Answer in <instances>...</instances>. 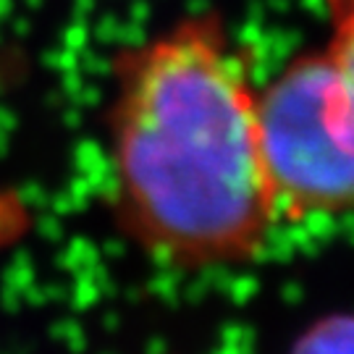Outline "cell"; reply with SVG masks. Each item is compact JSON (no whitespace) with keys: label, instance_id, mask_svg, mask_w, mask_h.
<instances>
[{"label":"cell","instance_id":"3","mask_svg":"<svg viewBox=\"0 0 354 354\" xmlns=\"http://www.w3.org/2000/svg\"><path fill=\"white\" fill-rule=\"evenodd\" d=\"M328 16L326 50L354 95V0H323Z\"/></svg>","mask_w":354,"mask_h":354},{"label":"cell","instance_id":"4","mask_svg":"<svg viewBox=\"0 0 354 354\" xmlns=\"http://www.w3.org/2000/svg\"><path fill=\"white\" fill-rule=\"evenodd\" d=\"M294 354H354V315L317 323L297 344Z\"/></svg>","mask_w":354,"mask_h":354},{"label":"cell","instance_id":"2","mask_svg":"<svg viewBox=\"0 0 354 354\" xmlns=\"http://www.w3.org/2000/svg\"><path fill=\"white\" fill-rule=\"evenodd\" d=\"M257 145L279 221L354 210V95L326 48L260 87Z\"/></svg>","mask_w":354,"mask_h":354},{"label":"cell","instance_id":"1","mask_svg":"<svg viewBox=\"0 0 354 354\" xmlns=\"http://www.w3.org/2000/svg\"><path fill=\"white\" fill-rule=\"evenodd\" d=\"M254 53L215 11L118 55L111 105L127 231L176 268L247 263L279 226L257 145Z\"/></svg>","mask_w":354,"mask_h":354}]
</instances>
